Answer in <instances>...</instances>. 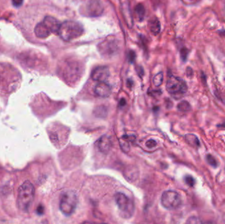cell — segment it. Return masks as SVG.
<instances>
[{
  "label": "cell",
  "instance_id": "8992f818",
  "mask_svg": "<svg viewBox=\"0 0 225 224\" xmlns=\"http://www.w3.org/2000/svg\"><path fill=\"white\" fill-rule=\"evenodd\" d=\"M161 204L168 210H176L180 208L182 204V200L180 194L175 191H165L161 198Z\"/></svg>",
  "mask_w": 225,
  "mask_h": 224
},
{
  "label": "cell",
  "instance_id": "d6986e66",
  "mask_svg": "<svg viewBox=\"0 0 225 224\" xmlns=\"http://www.w3.org/2000/svg\"><path fill=\"white\" fill-rule=\"evenodd\" d=\"M206 160L211 166L213 167H217V162L216 159L213 157L211 155H207L206 156Z\"/></svg>",
  "mask_w": 225,
  "mask_h": 224
},
{
  "label": "cell",
  "instance_id": "d4e9b609",
  "mask_svg": "<svg viewBox=\"0 0 225 224\" xmlns=\"http://www.w3.org/2000/svg\"><path fill=\"white\" fill-rule=\"evenodd\" d=\"M180 55H181V57L183 60H186L187 58V55H188V51L186 49H182V50L180 51Z\"/></svg>",
  "mask_w": 225,
  "mask_h": 224
},
{
  "label": "cell",
  "instance_id": "4fadbf2b",
  "mask_svg": "<svg viewBox=\"0 0 225 224\" xmlns=\"http://www.w3.org/2000/svg\"><path fill=\"white\" fill-rule=\"evenodd\" d=\"M35 35L39 38H46L51 34L50 30L48 29L43 22H40L34 28Z\"/></svg>",
  "mask_w": 225,
  "mask_h": 224
},
{
  "label": "cell",
  "instance_id": "8fae6325",
  "mask_svg": "<svg viewBox=\"0 0 225 224\" xmlns=\"http://www.w3.org/2000/svg\"><path fill=\"white\" fill-rule=\"evenodd\" d=\"M43 22L45 25L48 28L51 33L58 34L59 28H60L61 23L55 18L51 16H47L44 19Z\"/></svg>",
  "mask_w": 225,
  "mask_h": 224
},
{
  "label": "cell",
  "instance_id": "ba28073f",
  "mask_svg": "<svg viewBox=\"0 0 225 224\" xmlns=\"http://www.w3.org/2000/svg\"><path fill=\"white\" fill-rule=\"evenodd\" d=\"M109 76V70L107 67L101 66L95 68L91 74L93 80L98 82H105Z\"/></svg>",
  "mask_w": 225,
  "mask_h": 224
},
{
  "label": "cell",
  "instance_id": "5b68a950",
  "mask_svg": "<svg viewBox=\"0 0 225 224\" xmlns=\"http://www.w3.org/2000/svg\"><path fill=\"white\" fill-rule=\"evenodd\" d=\"M115 202L123 217H130L134 212L133 200L122 193H117L115 195Z\"/></svg>",
  "mask_w": 225,
  "mask_h": 224
},
{
  "label": "cell",
  "instance_id": "9a60e30c",
  "mask_svg": "<svg viewBox=\"0 0 225 224\" xmlns=\"http://www.w3.org/2000/svg\"><path fill=\"white\" fill-rule=\"evenodd\" d=\"M185 140L188 145L194 147H199L200 146L199 141L196 135H195L194 134L186 135Z\"/></svg>",
  "mask_w": 225,
  "mask_h": 224
},
{
  "label": "cell",
  "instance_id": "cb8c5ba5",
  "mask_svg": "<svg viewBox=\"0 0 225 224\" xmlns=\"http://www.w3.org/2000/svg\"><path fill=\"white\" fill-rule=\"evenodd\" d=\"M128 60L130 62H134L135 60V53L134 51H130L128 54Z\"/></svg>",
  "mask_w": 225,
  "mask_h": 224
},
{
  "label": "cell",
  "instance_id": "52a82bcc",
  "mask_svg": "<svg viewBox=\"0 0 225 224\" xmlns=\"http://www.w3.org/2000/svg\"><path fill=\"white\" fill-rule=\"evenodd\" d=\"M84 11L87 16H98L103 13V7L98 0H90L86 3Z\"/></svg>",
  "mask_w": 225,
  "mask_h": 224
},
{
  "label": "cell",
  "instance_id": "277c9868",
  "mask_svg": "<svg viewBox=\"0 0 225 224\" xmlns=\"http://www.w3.org/2000/svg\"><path fill=\"white\" fill-rule=\"evenodd\" d=\"M167 90L175 99H180L187 92L188 87L185 81L179 77L170 76L167 82Z\"/></svg>",
  "mask_w": 225,
  "mask_h": 224
},
{
  "label": "cell",
  "instance_id": "484cf974",
  "mask_svg": "<svg viewBox=\"0 0 225 224\" xmlns=\"http://www.w3.org/2000/svg\"><path fill=\"white\" fill-rule=\"evenodd\" d=\"M38 213H39L40 214H41L43 213V212H44V208H43L41 206H40V207H38Z\"/></svg>",
  "mask_w": 225,
  "mask_h": 224
},
{
  "label": "cell",
  "instance_id": "ac0fdd59",
  "mask_svg": "<svg viewBox=\"0 0 225 224\" xmlns=\"http://www.w3.org/2000/svg\"><path fill=\"white\" fill-rule=\"evenodd\" d=\"M153 82V84L155 85L156 87H159L161 86L163 84V72H159L154 76Z\"/></svg>",
  "mask_w": 225,
  "mask_h": 224
},
{
  "label": "cell",
  "instance_id": "4316f807",
  "mask_svg": "<svg viewBox=\"0 0 225 224\" xmlns=\"http://www.w3.org/2000/svg\"><path fill=\"white\" fill-rule=\"evenodd\" d=\"M120 104H121V105H122V106H124V105H125V104H126L125 99H122L121 101H120Z\"/></svg>",
  "mask_w": 225,
  "mask_h": 224
},
{
  "label": "cell",
  "instance_id": "2e32d148",
  "mask_svg": "<svg viewBox=\"0 0 225 224\" xmlns=\"http://www.w3.org/2000/svg\"><path fill=\"white\" fill-rule=\"evenodd\" d=\"M178 109L181 112H188L191 110V105L186 101H182L178 105Z\"/></svg>",
  "mask_w": 225,
  "mask_h": 224
},
{
  "label": "cell",
  "instance_id": "ffe728a7",
  "mask_svg": "<svg viewBox=\"0 0 225 224\" xmlns=\"http://www.w3.org/2000/svg\"><path fill=\"white\" fill-rule=\"evenodd\" d=\"M185 182L189 187H193L195 184V180L192 175H186L185 177Z\"/></svg>",
  "mask_w": 225,
  "mask_h": 224
},
{
  "label": "cell",
  "instance_id": "44dd1931",
  "mask_svg": "<svg viewBox=\"0 0 225 224\" xmlns=\"http://www.w3.org/2000/svg\"><path fill=\"white\" fill-rule=\"evenodd\" d=\"M186 223H201V222L199 220V219H198V217H195V216H192L188 218V220H187Z\"/></svg>",
  "mask_w": 225,
  "mask_h": 224
},
{
  "label": "cell",
  "instance_id": "e0dca14e",
  "mask_svg": "<svg viewBox=\"0 0 225 224\" xmlns=\"http://www.w3.org/2000/svg\"><path fill=\"white\" fill-rule=\"evenodd\" d=\"M135 11L136 15H137L138 17L139 18V20L142 21L145 15V9L144 7L143 6V5L138 4L136 5V7L135 8Z\"/></svg>",
  "mask_w": 225,
  "mask_h": 224
},
{
  "label": "cell",
  "instance_id": "7a4b0ae2",
  "mask_svg": "<svg viewBox=\"0 0 225 224\" xmlns=\"http://www.w3.org/2000/svg\"><path fill=\"white\" fill-rule=\"evenodd\" d=\"M83 32L84 28L79 22L66 21L61 24L58 34L62 40L69 42L81 36Z\"/></svg>",
  "mask_w": 225,
  "mask_h": 224
},
{
  "label": "cell",
  "instance_id": "6da1fadb",
  "mask_svg": "<svg viewBox=\"0 0 225 224\" xmlns=\"http://www.w3.org/2000/svg\"><path fill=\"white\" fill-rule=\"evenodd\" d=\"M34 194V187L31 182H24L18 191L17 205L19 208L25 212L28 211L33 202Z\"/></svg>",
  "mask_w": 225,
  "mask_h": 224
},
{
  "label": "cell",
  "instance_id": "30bf717a",
  "mask_svg": "<svg viewBox=\"0 0 225 224\" xmlns=\"http://www.w3.org/2000/svg\"><path fill=\"white\" fill-rule=\"evenodd\" d=\"M97 145L101 152L103 154H108L112 147V141L108 135H104L98 139Z\"/></svg>",
  "mask_w": 225,
  "mask_h": 224
},
{
  "label": "cell",
  "instance_id": "5bb4252c",
  "mask_svg": "<svg viewBox=\"0 0 225 224\" xmlns=\"http://www.w3.org/2000/svg\"><path fill=\"white\" fill-rule=\"evenodd\" d=\"M148 25H149L151 32L153 35H155V36L157 35L160 32V31H161V23H160L159 21L156 17H153V18H151L149 21Z\"/></svg>",
  "mask_w": 225,
  "mask_h": 224
},
{
  "label": "cell",
  "instance_id": "7c38bea8",
  "mask_svg": "<svg viewBox=\"0 0 225 224\" xmlns=\"http://www.w3.org/2000/svg\"><path fill=\"white\" fill-rule=\"evenodd\" d=\"M97 96L101 97H108L111 93V87L105 82H99L94 89Z\"/></svg>",
  "mask_w": 225,
  "mask_h": 224
},
{
  "label": "cell",
  "instance_id": "603a6c76",
  "mask_svg": "<svg viewBox=\"0 0 225 224\" xmlns=\"http://www.w3.org/2000/svg\"><path fill=\"white\" fill-rule=\"evenodd\" d=\"M24 0H12V4L15 7H19L23 3Z\"/></svg>",
  "mask_w": 225,
  "mask_h": 224
},
{
  "label": "cell",
  "instance_id": "9c48e42d",
  "mask_svg": "<svg viewBox=\"0 0 225 224\" xmlns=\"http://www.w3.org/2000/svg\"><path fill=\"white\" fill-rule=\"evenodd\" d=\"M117 44L114 41H109L107 40L99 45L100 52L105 55H112L117 52L118 49Z\"/></svg>",
  "mask_w": 225,
  "mask_h": 224
},
{
  "label": "cell",
  "instance_id": "3957f363",
  "mask_svg": "<svg viewBox=\"0 0 225 224\" xmlns=\"http://www.w3.org/2000/svg\"><path fill=\"white\" fill-rule=\"evenodd\" d=\"M78 201V197L75 191H67L61 194L59 208L65 216H70L74 212Z\"/></svg>",
  "mask_w": 225,
  "mask_h": 224
},
{
  "label": "cell",
  "instance_id": "7402d4cb",
  "mask_svg": "<svg viewBox=\"0 0 225 224\" xmlns=\"http://www.w3.org/2000/svg\"><path fill=\"white\" fill-rule=\"evenodd\" d=\"M146 145L147 147H149V148H153V147H156L157 145V142L155 140L150 139V140H148L146 143Z\"/></svg>",
  "mask_w": 225,
  "mask_h": 224
}]
</instances>
